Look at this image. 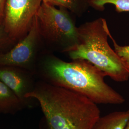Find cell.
<instances>
[{"label": "cell", "instance_id": "obj_1", "mask_svg": "<svg viewBox=\"0 0 129 129\" xmlns=\"http://www.w3.org/2000/svg\"><path fill=\"white\" fill-rule=\"evenodd\" d=\"M25 98L37 101L41 109L40 129H92L101 116L88 98L46 81L36 84Z\"/></svg>", "mask_w": 129, "mask_h": 129}, {"label": "cell", "instance_id": "obj_2", "mask_svg": "<svg viewBox=\"0 0 129 129\" xmlns=\"http://www.w3.org/2000/svg\"><path fill=\"white\" fill-rule=\"evenodd\" d=\"M39 70L45 81L80 94L97 105H120L125 101L105 81L103 73L87 61L67 62L48 55L40 61Z\"/></svg>", "mask_w": 129, "mask_h": 129}, {"label": "cell", "instance_id": "obj_3", "mask_svg": "<svg viewBox=\"0 0 129 129\" xmlns=\"http://www.w3.org/2000/svg\"><path fill=\"white\" fill-rule=\"evenodd\" d=\"M78 44L68 53L71 59L87 61L116 82L128 80V71L108 43L111 33L105 19L83 23L78 27Z\"/></svg>", "mask_w": 129, "mask_h": 129}, {"label": "cell", "instance_id": "obj_4", "mask_svg": "<svg viewBox=\"0 0 129 129\" xmlns=\"http://www.w3.org/2000/svg\"><path fill=\"white\" fill-rule=\"evenodd\" d=\"M71 12L42 2L36 14L42 41L56 50L68 53L78 43V27Z\"/></svg>", "mask_w": 129, "mask_h": 129}, {"label": "cell", "instance_id": "obj_5", "mask_svg": "<svg viewBox=\"0 0 129 129\" xmlns=\"http://www.w3.org/2000/svg\"><path fill=\"white\" fill-rule=\"evenodd\" d=\"M42 42L36 15L25 37L10 51L0 54V66L15 67L32 72Z\"/></svg>", "mask_w": 129, "mask_h": 129}, {"label": "cell", "instance_id": "obj_6", "mask_svg": "<svg viewBox=\"0 0 129 129\" xmlns=\"http://www.w3.org/2000/svg\"><path fill=\"white\" fill-rule=\"evenodd\" d=\"M42 0H7L3 24L13 43L27 34Z\"/></svg>", "mask_w": 129, "mask_h": 129}, {"label": "cell", "instance_id": "obj_7", "mask_svg": "<svg viewBox=\"0 0 129 129\" xmlns=\"http://www.w3.org/2000/svg\"><path fill=\"white\" fill-rule=\"evenodd\" d=\"M29 72L17 67L0 66V80L26 105L30 100L26 99L25 95L32 90L35 85Z\"/></svg>", "mask_w": 129, "mask_h": 129}, {"label": "cell", "instance_id": "obj_8", "mask_svg": "<svg viewBox=\"0 0 129 129\" xmlns=\"http://www.w3.org/2000/svg\"><path fill=\"white\" fill-rule=\"evenodd\" d=\"M129 117V110L112 112L100 116L92 129H125Z\"/></svg>", "mask_w": 129, "mask_h": 129}, {"label": "cell", "instance_id": "obj_9", "mask_svg": "<svg viewBox=\"0 0 129 129\" xmlns=\"http://www.w3.org/2000/svg\"><path fill=\"white\" fill-rule=\"evenodd\" d=\"M26 105L0 80V113L12 114L22 110Z\"/></svg>", "mask_w": 129, "mask_h": 129}, {"label": "cell", "instance_id": "obj_10", "mask_svg": "<svg viewBox=\"0 0 129 129\" xmlns=\"http://www.w3.org/2000/svg\"><path fill=\"white\" fill-rule=\"evenodd\" d=\"M89 0H42L49 5L63 7L69 10L74 15L81 16L90 7Z\"/></svg>", "mask_w": 129, "mask_h": 129}, {"label": "cell", "instance_id": "obj_11", "mask_svg": "<svg viewBox=\"0 0 129 129\" xmlns=\"http://www.w3.org/2000/svg\"><path fill=\"white\" fill-rule=\"evenodd\" d=\"M89 4L98 11H103L105 5L111 4L115 6L118 13L129 12V0H89Z\"/></svg>", "mask_w": 129, "mask_h": 129}, {"label": "cell", "instance_id": "obj_12", "mask_svg": "<svg viewBox=\"0 0 129 129\" xmlns=\"http://www.w3.org/2000/svg\"><path fill=\"white\" fill-rule=\"evenodd\" d=\"M109 37L113 42L114 50L120 57L123 64L128 71L129 74V46H120L117 44L115 40L110 34Z\"/></svg>", "mask_w": 129, "mask_h": 129}, {"label": "cell", "instance_id": "obj_13", "mask_svg": "<svg viewBox=\"0 0 129 129\" xmlns=\"http://www.w3.org/2000/svg\"><path fill=\"white\" fill-rule=\"evenodd\" d=\"M13 43L8 35L5 30L4 24L0 25V48Z\"/></svg>", "mask_w": 129, "mask_h": 129}, {"label": "cell", "instance_id": "obj_14", "mask_svg": "<svg viewBox=\"0 0 129 129\" xmlns=\"http://www.w3.org/2000/svg\"><path fill=\"white\" fill-rule=\"evenodd\" d=\"M7 1V0H0V25L4 23Z\"/></svg>", "mask_w": 129, "mask_h": 129}, {"label": "cell", "instance_id": "obj_15", "mask_svg": "<svg viewBox=\"0 0 129 129\" xmlns=\"http://www.w3.org/2000/svg\"><path fill=\"white\" fill-rule=\"evenodd\" d=\"M125 129H129V118H128V121H127V122L126 125V126H125Z\"/></svg>", "mask_w": 129, "mask_h": 129}]
</instances>
